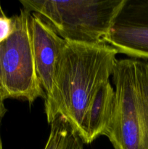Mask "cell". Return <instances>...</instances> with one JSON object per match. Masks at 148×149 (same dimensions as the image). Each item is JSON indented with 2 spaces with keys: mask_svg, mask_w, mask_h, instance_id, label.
<instances>
[{
  "mask_svg": "<svg viewBox=\"0 0 148 149\" xmlns=\"http://www.w3.org/2000/svg\"><path fill=\"white\" fill-rule=\"evenodd\" d=\"M118 53L148 61V0H125L104 39Z\"/></svg>",
  "mask_w": 148,
  "mask_h": 149,
  "instance_id": "5",
  "label": "cell"
},
{
  "mask_svg": "<svg viewBox=\"0 0 148 149\" xmlns=\"http://www.w3.org/2000/svg\"><path fill=\"white\" fill-rule=\"evenodd\" d=\"M112 77L114 106L103 135L114 149H148V61L118 60Z\"/></svg>",
  "mask_w": 148,
  "mask_h": 149,
  "instance_id": "2",
  "label": "cell"
},
{
  "mask_svg": "<svg viewBox=\"0 0 148 149\" xmlns=\"http://www.w3.org/2000/svg\"><path fill=\"white\" fill-rule=\"evenodd\" d=\"M115 90L110 81L103 84L94 96L84 124L83 143L90 144L103 135L113 113Z\"/></svg>",
  "mask_w": 148,
  "mask_h": 149,
  "instance_id": "7",
  "label": "cell"
},
{
  "mask_svg": "<svg viewBox=\"0 0 148 149\" xmlns=\"http://www.w3.org/2000/svg\"><path fill=\"white\" fill-rule=\"evenodd\" d=\"M30 26L36 72L46 104L53 95L57 71L66 41L33 13L30 15Z\"/></svg>",
  "mask_w": 148,
  "mask_h": 149,
  "instance_id": "6",
  "label": "cell"
},
{
  "mask_svg": "<svg viewBox=\"0 0 148 149\" xmlns=\"http://www.w3.org/2000/svg\"><path fill=\"white\" fill-rule=\"evenodd\" d=\"M50 125V132L44 149H84L82 140L64 118L58 116Z\"/></svg>",
  "mask_w": 148,
  "mask_h": 149,
  "instance_id": "8",
  "label": "cell"
},
{
  "mask_svg": "<svg viewBox=\"0 0 148 149\" xmlns=\"http://www.w3.org/2000/svg\"><path fill=\"white\" fill-rule=\"evenodd\" d=\"M13 31V19L6 15L0 3V44L7 40Z\"/></svg>",
  "mask_w": 148,
  "mask_h": 149,
  "instance_id": "9",
  "label": "cell"
},
{
  "mask_svg": "<svg viewBox=\"0 0 148 149\" xmlns=\"http://www.w3.org/2000/svg\"><path fill=\"white\" fill-rule=\"evenodd\" d=\"M6 112H7V109H6L5 106H4V100L0 97V149H3L2 146V141H1V122L4 118V115H5Z\"/></svg>",
  "mask_w": 148,
  "mask_h": 149,
  "instance_id": "10",
  "label": "cell"
},
{
  "mask_svg": "<svg viewBox=\"0 0 148 149\" xmlns=\"http://www.w3.org/2000/svg\"><path fill=\"white\" fill-rule=\"evenodd\" d=\"M118 54L107 43L67 42L59 60L50 101L44 104L49 124L62 116L81 139L89 108L99 89L110 81Z\"/></svg>",
  "mask_w": 148,
  "mask_h": 149,
  "instance_id": "1",
  "label": "cell"
},
{
  "mask_svg": "<svg viewBox=\"0 0 148 149\" xmlns=\"http://www.w3.org/2000/svg\"><path fill=\"white\" fill-rule=\"evenodd\" d=\"M0 97H1V98H2L4 100H5L6 99H7L5 92H4V87H3V84H2V77H1V64H0Z\"/></svg>",
  "mask_w": 148,
  "mask_h": 149,
  "instance_id": "11",
  "label": "cell"
},
{
  "mask_svg": "<svg viewBox=\"0 0 148 149\" xmlns=\"http://www.w3.org/2000/svg\"><path fill=\"white\" fill-rule=\"evenodd\" d=\"M30 15L23 8L12 16V33L0 44V64L7 99H23L32 105L39 97L44 98V92L36 72Z\"/></svg>",
  "mask_w": 148,
  "mask_h": 149,
  "instance_id": "4",
  "label": "cell"
},
{
  "mask_svg": "<svg viewBox=\"0 0 148 149\" xmlns=\"http://www.w3.org/2000/svg\"><path fill=\"white\" fill-rule=\"evenodd\" d=\"M125 0H20L23 9L36 15L67 42L105 43Z\"/></svg>",
  "mask_w": 148,
  "mask_h": 149,
  "instance_id": "3",
  "label": "cell"
}]
</instances>
